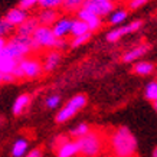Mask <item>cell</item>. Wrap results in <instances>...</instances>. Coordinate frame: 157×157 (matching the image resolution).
<instances>
[{"label":"cell","instance_id":"obj_5","mask_svg":"<svg viewBox=\"0 0 157 157\" xmlns=\"http://www.w3.org/2000/svg\"><path fill=\"white\" fill-rule=\"evenodd\" d=\"M86 102H88V98H86L85 94H76V95H74L71 100L68 101L67 104L56 113L55 121H56L58 124H63V123H67V121H69L72 117H75L76 113H78L79 109L85 108Z\"/></svg>","mask_w":157,"mask_h":157},{"label":"cell","instance_id":"obj_8","mask_svg":"<svg viewBox=\"0 0 157 157\" xmlns=\"http://www.w3.org/2000/svg\"><path fill=\"white\" fill-rule=\"evenodd\" d=\"M84 7L91 10L92 13H95L100 17L108 16L115 9L114 2H109V0H85Z\"/></svg>","mask_w":157,"mask_h":157},{"label":"cell","instance_id":"obj_36","mask_svg":"<svg viewBox=\"0 0 157 157\" xmlns=\"http://www.w3.org/2000/svg\"><path fill=\"white\" fill-rule=\"evenodd\" d=\"M6 40H7V39H5V38H0V55H2V52L5 51V46H6Z\"/></svg>","mask_w":157,"mask_h":157},{"label":"cell","instance_id":"obj_12","mask_svg":"<svg viewBox=\"0 0 157 157\" xmlns=\"http://www.w3.org/2000/svg\"><path fill=\"white\" fill-rule=\"evenodd\" d=\"M148 49H150V46H148L147 43L137 45V46H134V48H131L130 51H127V52L124 53V55H123V62L130 63V62L138 61L140 58L144 56V55L148 52Z\"/></svg>","mask_w":157,"mask_h":157},{"label":"cell","instance_id":"obj_3","mask_svg":"<svg viewBox=\"0 0 157 157\" xmlns=\"http://www.w3.org/2000/svg\"><path fill=\"white\" fill-rule=\"evenodd\" d=\"M81 157H98L104 150V137L102 134L90 130L85 136L76 138Z\"/></svg>","mask_w":157,"mask_h":157},{"label":"cell","instance_id":"obj_1","mask_svg":"<svg viewBox=\"0 0 157 157\" xmlns=\"http://www.w3.org/2000/svg\"><path fill=\"white\" fill-rule=\"evenodd\" d=\"M109 148L114 157H136L137 138L128 127H117L109 136Z\"/></svg>","mask_w":157,"mask_h":157},{"label":"cell","instance_id":"obj_28","mask_svg":"<svg viewBox=\"0 0 157 157\" xmlns=\"http://www.w3.org/2000/svg\"><path fill=\"white\" fill-rule=\"evenodd\" d=\"M59 104H61V95H59V94H52V95H48L45 98V105H46V108H49V109L58 108Z\"/></svg>","mask_w":157,"mask_h":157},{"label":"cell","instance_id":"obj_35","mask_svg":"<svg viewBox=\"0 0 157 157\" xmlns=\"http://www.w3.org/2000/svg\"><path fill=\"white\" fill-rule=\"evenodd\" d=\"M16 78L13 76V74H3L2 75V82H13Z\"/></svg>","mask_w":157,"mask_h":157},{"label":"cell","instance_id":"obj_21","mask_svg":"<svg viewBox=\"0 0 157 157\" xmlns=\"http://www.w3.org/2000/svg\"><path fill=\"white\" fill-rule=\"evenodd\" d=\"M153 71H154V65L151 62H147V61H138L133 68L134 74L140 76H147L150 74H153Z\"/></svg>","mask_w":157,"mask_h":157},{"label":"cell","instance_id":"obj_22","mask_svg":"<svg viewBox=\"0 0 157 157\" xmlns=\"http://www.w3.org/2000/svg\"><path fill=\"white\" fill-rule=\"evenodd\" d=\"M90 29L86 26V23L81 19H72V25H71V36H79V35L88 33Z\"/></svg>","mask_w":157,"mask_h":157},{"label":"cell","instance_id":"obj_15","mask_svg":"<svg viewBox=\"0 0 157 157\" xmlns=\"http://www.w3.org/2000/svg\"><path fill=\"white\" fill-rule=\"evenodd\" d=\"M30 102H32V97L29 95V94H20V95L14 100L13 105H12V113H13V115H16V117L22 115L25 111L29 108Z\"/></svg>","mask_w":157,"mask_h":157},{"label":"cell","instance_id":"obj_41","mask_svg":"<svg viewBox=\"0 0 157 157\" xmlns=\"http://www.w3.org/2000/svg\"><path fill=\"white\" fill-rule=\"evenodd\" d=\"M0 124H2V121H0Z\"/></svg>","mask_w":157,"mask_h":157},{"label":"cell","instance_id":"obj_14","mask_svg":"<svg viewBox=\"0 0 157 157\" xmlns=\"http://www.w3.org/2000/svg\"><path fill=\"white\" fill-rule=\"evenodd\" d=\"M5 17L13 25L14 28H17L19 25H22L25 20L28 19L29 14H28V10L22 9V7H13V9H10L9 12L6 13Z\"/></svg>","mask_w":157,"mask_h":157},{"label":"cell","instance_id":"obj_4","mask_svg":"<svg viewBox=\"0 0 157 157\" xmlns=\"http://www.w3.org/2000/svg\"><path fill=\"white\" fill-rule=\"evenodd\" d=\"M13 76L16 79H35L43 74V68H42V62L39 61L38 58H32V56H26L23 59H20L17 62L16 68L13 69Z\"/></svg>","mask_w":157,"mask_h":157},{"label":"cell","instance_id":"obj_25","mask_svg":"<svg viewBox=\"0 0 157 157\" xmlns=\"http://www.w3.org/2000/svg\"><path fill=\"white\" fill-rule=\"evenodd\" d=\"M91 130L90 127V124H86V123H79L78 125H75L74 128H71V137H74L76 140V138H79L82 137V136H85L88 131Z\"/></svg>","mask_w":157,"mask_h":157},{"label":"cell","instance_id":"obj_9","mask_svg":"<svg viewBox=\"0 0 157 157\" xmlns=\"http://www.w3.org/2000/svg\"><path fill=\"white\" fill-rule=\"evenodd\" d=\"M76 17L85 22L91 33L95 32V30H98V29L101 28V25H102V17L97 16L95 13H92L91 10L85 9V7H82V9H79L76 12Z\"/></svg>","mask_w":157,"mask_h":157},{"label":"cell","instance_id":"obj_33","mask_svg":"<svg viewBox=\"0 0 157 157\" xmlns=\"http://www.w3.org/2000/svg\"><path fill=\"white\" fill-rule=\"evenodd\" d=\"M23 157H43V151L40 147H36L33 150H29Z\"/></svg>","mask_w":157,"mask_h":157},{"label":"cell","instance_id":"obj_37","mask_svg":"<svg viewBox=\"0 0 157 157\" xmlns=\"http://www.w3.org/2000/svg\"><path fill=\"white\" fill-rule=\"evenodd\" d=\"M153 157H157V147L153 150Z\"/></svg>","mask_w":157,"mask_h":157},{"label":"cell","instance_id":"obj_6","mask_svg":"<svg viewBox=\"0 0 157 157\" xmlns=\"http://www.w3.org/2000/svg\"><path fill=\"white\" fill-rule=\"evenodd\" d=\"M30 38H32V42H33L35 51H39V49H53L58 39L55 38L51 26H42V25H39L36 28V30L33 32V35Z\"/></svg>","mask_w":157,"mask_h":157},{"label":"cell","instance_id":"obj_17","mask_svg":"<svg viewBox=\"0 0 157 157\" xmlns=\"http://www.w3.org/2000/svg\"><path fill=\"white\" fill-rule=\"evenodd\" d=\"M58 17H59L58 12L53 9H42L36 16L39 25H42V26H52Z\"/></svg>","mask_w":157,"mask_h":157},{"label":"cell","instance_id":"obj_23","mask_svg":"<svg viewBox=\"0 0 157 157\" xmlns=\"http://www.w3.org/2000/svg\"><path fill=\"white\" fill-rule=\"evenodd\" d=\"M85 5V0H62V9L65 10L67 13H74L78 12L79 9H82Z\"/></svg>","mask_w":157,"mask_h":157},{"label":"cell","instance_id":"obj_7","mask_svg":"<svg viewBox=\"0 0 157 157\" xmlns=\"http://www.w3.org/2000/svg\"><path fill=\"white\" fill-rule=\"evenodd\" d=\"M141 26H143V22H141V20H133V22H130L128 25L117 26L115 29L109 30L108 33H107V40L111 43H114V42H117V40H120L123 36H125V35L137 32Z\"/></svg>","mask_w":157,"mask_h":157},{"label":"cell","instance_id":"obj_30","mask_svg":"<svg viewBox=\"0 0 157 157\" xmlns=\"http://www.w3.org/2000/svg\"><path fill=\"white\" fill-rule=\"evenodd\" d=\"M38 3H39V0H20L19 7H22L25 10H30V9H33L35 6H38Z\"/></svg>","mask_w":157,"mask_h":157},{"label":"cell","instance_id":"obj_40","mask_svg":"<svg viewBox=\"0 0 157 157\" xmlns=\"http://www.w3.org/2000/svg\"><path fill=\"white\" fill-rule=\"evenodd\" d=\"M109 2H115V0H109Z\"/></svg>","mask_w":157,"mask_h":157},{"label":"cell","instance_id":"obj_20","mask_svg":"<svg viewBox=\"0 0 157 157\" xmlns=\"http://www.w3.org/2000/svg\"><path fill=\"white\" fill-rule=\"evenodd\" d=\"M29 151V140L28 138H17L12 146V156L23 157Z\"/></svg>","mask_w":157,"mask_h":157},{"label":"cell","instance_id":"obj_34","mask_svg":"<svg viewBox=\"0 0 157 157\" xmlns=\"http://www.w3.org/2000/svg\"><path fill=\"white\" fill-rule=\"evenodd\" d=\"M67 46H69V42H68L67 39H56V43H55V48L56 51H62V49H65Z\"/></svg>","mask_w":157,"mask_h":157},{"label":"cell","instance_id":"obj_31","mask_svg":"<svg viewBox=\"0 0 157 157\" xmlns=\"http://www.w3.org/2000/svg\"><path fill=\"white\" fill-rule=\"evenodd\" d=\"M148 2H150V0H130L128 2V9L137 10V9H140V7L146 6Z\"/></svg>","mask_w":157,"mask_h":157},{"label":"cell","instance_id":"obj_2","mask_svg":"<svg viewBox=\"0 0 157 157\" xmlns=\"http://www.w3.org/2000/svg\"><path fill=\"white\" fill-rule=\"evenodd\" d=\"M35 51L33 42L30 36H22V35H13L6 40V46L3 52L13 58L14 61L19 62L20 59L29 56L30 53Z\"/></svg>","mask_w":157,"mask_h":157},{"label":"cell","instance_id":"obj_29","mask_svg":"<svg viewBox=\"0 0 157 157\" xmlns=\"http://www.w3.org/2000/svg\"><path fill=\"white\" fill-rule=\"evenodd\" d=\"M38 6H40V9H53L56 10L62 6V0H39Z\"/></svg>","mask_w":157,"mask_h":157},{"label":"cell","instance_id":"obj_16","mask_svg":"<svg viewBox=\"0 0 157 157\" xmlns=\"http://www.w3.org/2000/svg\"><path fill=\"white\" fill-rule=\"evenodd\" d=\"M38 26H39V22L36 17H28L23 23L16 28V33L22 35V36H32Z\"/></svg>","mask_w":157,"mask_h":157},{"label":"cell","instance_id":"obj_27","mask_svg":"<svg viewBox=\"0 0 157 157\" xmlns=\"http://www.w3.org/2000/svg\"><path fill=\"white\" fill-rule=\"evenodd\" d=\"M90 39H91V32L79 35V36H72L71 42H69V46H71V48H79L82 45H85Z\"/></svg>","mask_w":157,"mask_h":157},{"label":"cell","instance_id":"obj_39","mask_svg":"<svg viewBox=\"0 0 157 157\" xmlns=\"http://www.w3.org/2000/svg\"><path fill=\"white\" fill-rule=\"evenodd\" d=\"M0 84H2V74H0Z\"/></svg>","mask_w":157,"mask_h":157},{"label":"cell","instance_id":"obj_32","mask_svg":"<svg viewBox=\"0 0 157 157\" xmlns=\"http://www.w3.org/2000/svg\"><path fill=\"white\" fill-rule=\"evenodd\" d=\"M68 140H69V137H68V136H63V134H61V136L55 137V140H53V148L56 150L59 146H62L63 143H67Z\"/></svg>","mask_w":157,"mask_h":157},{"label":"cell","instance_id":"obj_18","mask_svg":"<svg viewBox=\"0 0 157 157\" xmlns=\"http://www.w3.org/2000/svg\"><path fill=\"white\" fill-rule=\"evenodd\" d=\"M16 65H17V61H14L13 58H10L5 52H2V55H0V74L2 75L3 74H12Z\"/></svg>","mask_w":157,"mask_h":157},{"label":"cell","instance_id":"obj_24","mask_svg":"<svg viewBox=\"0 0 157 157\" xmlns=\"http://www.w3.org/2000/svg\"><path fill=\"white\" fill-rule=\"evenodd\" d=\"M14 30H16V28L6 17L0 19V38H5V39L10 38L14 33Z\"/></svg>","mask_w":157,"mask_h":157},{"label":"cell","instance_id":"obj_13","mask_svg":"<svg viewBox=\"0 0 157 157\" xmlns=\"http://www.w3.org/2000/svg\"><path fill=\"white\" fill-rule=\"evenodd\" d=\"M79 156V147L76 140H68L67 143L56 148V157H76Z\"/></svg>","mask_w":157,"mask_h":157},{"label":"cell","instance_id":"obj_11","mask_svg":"<svg viewBox=\"0 0 157 157\" xmlns=\"http://www.w3.org/2000/svg\"><path fill=\"white\" fill-rule=\"evenodd\" d=\"M61 52L56 49H49L48 52L45 53V56L40 62H42V68L43 72H52L59 67V62H61Z\"/></svg>","mask_w":157,"mask_h":157},{"label":"cell","instance_id":"obj_38","mask_svg":"<svg viewBox=\"0 0 157 157\" xmlns=\"http://www.w3.org/2000/svg\"><path fill=\"white\" fill-rule=\"evenodd\" d=\"M153 107H154V109H156V113H157V100L153 102Z\"/></svg>","mask_w":157,"mask_h":157},{"label":"cell","instance_id":"obj_19","mask_svg":"<svg viewBox=\"0 0 157 157\" xmlns=\"http://www.w3.org/2000/svg\"><path fill=\"white\" fill-rule=\"evenodd\" d=\"M127 16H128V12L125 9H114L108 14V22L113 26H121L127 20Z\"/></svg>","mask_w":157,"mask_h":157},{"label":"cell","instance_id":"obj_10","mask_svg":"<svg viewBox=\"0 0 157 157\" xmlns=\"http://www.w3.org/2000/svg\"><path fill=\"white\" fill-rule=\"evenodd\" d=\"M71 25H72V19H69V17H58L56 22L51 26L55 38L67 39L71 35Z\"/></svg>","mask_w":157,"mask_h":157},{"label":"cell","instance_id":"obj_26","mask_svg":"<svg viewBox=\"0 0 157 157\" xmlns=\"http://www.w3.org/2000/svg\"><path fill=\"white\" fill-rule=\"evenodd\" d=\"M144 97H146L148 101H151V102H154V101L157 100V81H151L146 85Z\"/></svg>","mask_w":157,"mask_h":157}]
</instances>
